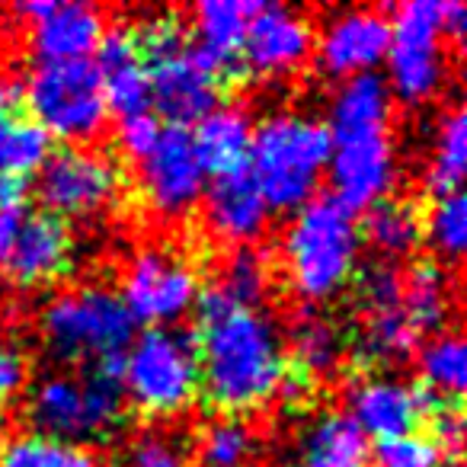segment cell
Wrapping results in <instances>:
<instances>
[{
  "label": "cell",
  "instance_id": "obj_33",
  "mask_svg": "<svg viewBox=\"0 0 467 467\" xmlns=\"http://www.w3.org/2000/svg\"><path fill=\"white\" fill-rule=\"evenodd\" d=\"M0 467H97V461L80 445H67V441L46 439L39 432H26L4 445Z\"/></svg>",
  "mask_w": 467,
  "mask_h": 467
},
{
  "label": "cell",
  "instance_id": "obj_5",
  "mask_svg": "<svg viewBox=\"0 0 467 467\" xmlns=\"http://www.w3.org/2000/svg\"><path fill=\"white\" fill-rule=\"evenodd\" d=\"M42 339L61 362L103 365L119 358L135 339V320L119 292L74 285L58 292L42 311Z\"/></svg>",
  "mask_w": 467,
  "mask_h": 467
},
{
  "label": "cell",
  "instance_id": "obj_40",
  "mask_svg": "<svg viewBox=\"0 0 467 467\" xmlns=\"http://www.w3.org/2000/svg\"><path fill=\"white\" fill-rule=\"evenodd\" d=\"M163 125L150 112H138V116H125L116 129V144L129 161H144L154 150L157 138H161Z\"/></svg>",
  "mask_w": 467,
  "mask_h": 467
},
{
  "label": "cell",
  "instance_id": "obj_34",
  "mask_svg": "<svg viewBox=\"0 0 467 467\" xmlns=\"http://www.w3.org/2000/svg\"><path fill=\"white\" fill-rule=\"evenodd\" d=\"M256 451L254 432L237 416H221L208 422L199 435V464L202 467H247Z\"/></svg>",
  "mask_w": 467,
  "mask_h": 467
},
{
  "label": "cell",
  "instance_id": "obj_16",
  "mask_svg": "<svg viewBox=\"0 0 467 467\" xmlns=\"http://www.w3.org/2000/svg\"><path fill=\"white\" fill-rule=\"evenodd\" d=\"M435 397H429L422 388L400 381L394 375L365 378L349 390V420L362 429L365 439L388 441L397 435L416 432L420 420L435 407Z\"/></svg>",
  "mask_w": 467,
  "mask_h": 467
},
{
  "label": "cell",
  "instance_id": "obj_15",
  "mask_svg": "<svg viewBox=\"0 0 467 467\" xmlns=\"http://www.w3.org/2000/svg\"><path fill=\"white\" fill-rule=\"evenodd\" d=\"M148 87H150V106L161 109L173 129L199 122L202 116L221 106V78L212 74L189 46L170 58L150 61L148 65Z\"/></svg>",
  "mask_w": 467,
  "mask_h": 467
},
{
  "label": "cell",
  "instance_id": "obj_10",
  "mask_svg": "<svg viewBox=\"0 0 467 467\" xmlns=\"http://www.w3.org/2000/svg\"><path fill=\"white\" fill-rule=\"evenodd\" d=\"M119 298L135 324L170 327L199 305V273L173 250L144 247L125 263Z\"/></svg>",
  "mask_w": 467,
  "mask_h": 467
},
{
  "label": "cell",
  "instance_id": "obj_43",
  "mask_svg": "<svg viewBox=\"0 0 467 467\" xmlns=\"http://www.w3.org/2000/svg\"><path fill=\"white\" fill-rule=\"evenodd\" d=\"M26 356L20 352V346L14 339L0 337V407L10 403L26 384Z\"/></svg>",
  "mask_w": 467,
  "mask_h": 467
},
{
  "label": "cell",
  "instance_id": "obj_36",
  "mask_svg": "<svg viewBox=\"0 0 467 467\" xmlns=\"http://www.w3.org/2000/svg\"><path fill=\"white\" fill-rule=\"evenodd\" d=\"M122 467H189V448L170 429H144L125 445Z\"/></svg>",
  "mask_w": 467,
  "mask_h": 467
},
{
  "label": "cell",
  "instance_id": "obj_35",
  "mask_svg": "<svg viewBox=\"0 0 467 467\" xmlns=\"http://www.w3.org/2000/svg\"><path fill=\"white\" fill-rule=\"evenodd\" d=\"M422 241L435 250L441 260H461L467 247V202L461 192L439 195L429 214L422 218Z\"/></svg>",
  "mask_w": 467,
  "mask_h": 467
},
{
  "label": "cell",
  "instance_id": "obj_42",
  "mask_svg": "<svg viewBox=\"0 0 467 467\" xmlns=\"http://www.w3.org/2000/svg\"><path fill=\"white\" fill-rule=\"evenodd\" d=\"M429 416H432V435H429L432 445L441 454L461 451V445H464V416H461L458 403H435Z\"/></svg>",
  "mask_w": 467,
  "mask_h": 467
},
{
  "label": "cell",
  "instance_id": "obj_25",
  "mask_svg": "<svg viewBox=\"0 0 467 467\" xmlns=\"http://www.w3.org/2000/svg\"><path fill=\"white\" fill-rule=\"evenodd\" d=\"M400 307L416 333L441 330L451 317V279L439 263H416L410 273H403Z\"/></svg>",
  "mask_w": 467,
  "mask_h": 467
},
{
  "label": "cell",
  "instance_id": "obj_11",
  "mask_svg": "<svg viewBox=\"0 0 467 467\" xmlns=\"http://www.w3.org/2000/svg\"><path fill=\"white\" fill-rule=\"evenodd\" d=\"M205 167L186 129H163L154 150L138 161V186L161 221H180L205 195Z\"/></svg>",
  "mask_w": 467,
  "mask_h": 467
},
{
  "label": "cell",
  "instance_id": "obj_21",
  "mask_svg": "<svg viewBox=\"0 0 467 467\" xmlns=\"http://www.w3.org/2000/svg\"><path fill=\"white\" fill-rule=\"evenodd\" d=\"M254 7L256 4L247 0H202L192 10L195 46H189V52L221 80L241 55Z\"/></svg>",
  "mask_w": 467,
  "mask_h": 467
},
{
  "label": "cell",
  "instance_id": "obj_41",
  "mask_svg": "<svg viewBox=\"0 0 467 467\" xmlns=\"http://www.w3.org/2000/svg\"><path fill=\"white\" fill-rule=\"evenodd\" d=\"M23 221H26V189L16 180H0V266L7 260Z\"/></svg>",
  "mask_w": 467,
  "mask_h": 467
},
{
  "label": "cell",
  "instance_id": "obj_24",
  "mask_svg": "<svg viewBox=\"0 0 467 467\" xmlns=\"http://www.w3.org/2000/svg\"><path fill=\"white\" fill-rule=\"evenodd\" d=\"M298 467H368V439L349 413H320L301 435Z\"/></svg>",
  "mask_w": 467,
  "mask_h": 467
},
{
  "label": "cell",
  "instance_id": "obj_44",
  "mask_svg": "<svg viewBox=\"0 0 467 467\" xmlns=\"http://www.w3.org/2000/svg\"><path fill=\"white\" fill-rule=\"evenodd\" d=\"M311 390H314V381H307L305 375H292L288 371L285 378H282V384H279V400L282 403H288V407H301V403H307L311 400Z\"/></svg>",
  "mask_w": 467,
  "mask_h": 467
},
{
  "label": "cell",
  "instance_id": "obj_6",
  "mask_svg": "<svg viewBox=\"0 0 467 467\" xmlns=\"http://www.w3.org/2000/svg\"><path fill=\"white\" fill-rule=\"evenodd\" d=\"M125 400L148 416H180L199 397V358L189 333L148 327L129 343L119 365Z\"/></svg>",
  "mask_w": 467,
  "mask_h": 467
},
{
  "label": "cell",
  "instance_id": "obj_7",
  "mask_svg": "<svg viewBox=\"0 0 467 467\" xmlns=\"http://www.w3.org/2000/svg\"><path fill=\"white\" fill-rule=\"evenodd\" d=\"M20 87L23 103L33 109V122L48 138L71 141V148H87V141L103 135L109 122V106L93 61H39Z\"/></svg>",
  "mask_w": 467,
  "mask_h": 467
},
{
  "label": "cell",
  "instance_id": "obj_1",
  "mask_svg": "<svg viewBox=\"0 0 467 467\" xmlns=\"http://www.w3.org/2000/svg\"><path fill=\"white\" fill-rule=\"evenodd\" d=\"M199 390L227 416L275 400L288 375L285 346L273 320L256 307H234L205 292L199 298Z\"/></svg>",
  "mask_w": 467,
  "mask_h": 467
},
{
  "label": "cell",
  "instance_id": "obj_8",
  "mask_svg": "<svg viewBox=\"0 0 467 467\" xmlns=\"http://www.w3.org/2000/svg\"><path fill=\"white\" fill-rule=\"evenodd\" d=\"M388 46V84L390 97L410 106L429 103L448 80L445 55V4L439 0H407L394 10Z\"/></svg>",
  "mask_w": 467,
  "mask_h": 467
},
{
  "label": "cell",
  "instance_id": "obj_30",
  "mask_svg": "<svg viewBox=\"0 0 467 467\" xmlns=\"http://www.w3.org/2000/svg\"><path fill=\"white\" fill-rule=\"evenodd\" d=\"M343 349L346 343L339 327L320 314H307L292 327V358L298 365V375H305L307 381L337 375Z\"/></svg>",
  "mask_w": 467,
  "mask_h": 467
},
{
  "label": "cell",
  "instance_id": "obj_14",
  "mask_svg": "<svg viewBox=\"0 0 467 467\" xmlns=\"http://www.w3.org/2000/svg\"><path fill=\"white\" fill-rule=\"evenodd\" d=\"M314 55V26L305 14L282 4H256L244 36L241 58L254 74H292Z\"/></svg>",
  "mask_w": 467,
  "mask_h": 467
},
{
  "label": "cell",
  "instance_id": "obj_23",
  "mask_svg": "<svg viewBox=\"0 0 467 467\" xmlns=\"http://www.w3.org/2000/svg\"><path fill=\"white\" fill-rule=\"evenodd\" d=\"M189 135H192L195 154H199L205 173H234V170H244L250 157L254 119L244 106L224 103L202 116L195 122V131Z\"/></svg>",
  "mask_w": 467,
  "mask_h": 467
},
{
  "label": "cell",
  "instance_id": "obj_47",
  "mask_svg": "<svg viewBox=\"0 0 467 467\" xmlns=\"http://www.w3.org/2000/svg\"><path fill=\"white\" fill-rule=\"evenodd\" d=\"M4 445H7V435H4V422H0V451H4Z\"/></svg>",
  "mask_w": 467,
  "mask_h": 467
},
{
  "label": "cell",
  "instance_id": "obj_3",
  "mask_svg": "<svg viewBox=\"0 0 467 467\" xmlns=\"http://www.w3.org/2000/svg\"><path fill=\"white\" fill-rule=\"evenodd\" d=\"M358 250L362 227L356 214L337 199H311L295 212L282 241L288 285L307 305L337 298L358 273Z\"/></svg>",
  "mask_w": 467,
  "mask_h": 467
},
{
  "label": "cell",
  "instance_id": "obj_27",
  "mask_svg": "<svg viewBox=\"0 0 467 467\" xmlns=\"http://www.w3.org/2000/svg\"><path fill=\"white\" fill-rule=\"evenodd\" d=\"M365 241L388 260H400L420 250L422 244V214L413 202L384 199L365 218Z\"/></svg>",
  "mask_w": 467,
  "mask_h": 467
},
{
  "label": "cell",
  "instance_id": "obj_46",
  "mask_svg": "<svg viewBox=\"0 0 467 467\" xmlns=\"http://www.w3.org/2000/svg\"><path fill=\"white\" fill-rule=\"evenodd\" d=\"M23 103V87L10 78H0V112H16Z\"/></svg>",
  "mask_w": 467,
  "mask_h": 467
},
{
  "label": "cell",
  "instance_id": "obj_26",
  "mask_svg": "<svg viewBox=\"0 0 467 467\" xmlns=\"http://www.w3.org/2000/svg\"><path fill=\"white\" fill-rule=\"evenodd\" d=\"M467 167V119L461 106L441 112L426 163V186L435 195L458 192Z\"/></svg>",
  "mask_w": 467,
  "mask_h": 467
},
{
  "label": "cell",
  "instance_id": "obj_20",
  "mask_svg": "<svg viewBox=\"0 0 467 467\" xmlns=\"http://www.w3.org/2000/svg\"><path fill=\"white\" fill-rule=\"evenodd\" d=\"M106 33L103 10L93 4H52L39 23L29 26V48L39 61H90Z\"/></svg>",
  "mask_w": 467,
  "mask_h": 467
},
{
  "label": "cell",
  "instance_id": "obj_31",
  "mask_svg": "<svg viewBox=\"0 0 467 467\" xmlns=\"http://www.w3.org/2000/svg\"><path fill=\"white\" fill-rule=\"evenodd\" d=\"M416 346H420V333L407 320L403 307L365 314L362 337H358V352L365 362H403L407 356H413Z\"/></svg>",
  "mask_w": 467,
  "mask_h": 467
},
{
  "label": "cell",
  "instance_id": "obj_39",
  "mask_svg": "<svg viewBox=\"0 0 467 467\" xmlns=\"http://www.w3.org/2000/svg\"><path fill=\"white\" fill-rule=\"evenodd\" d=\"M138 39V52L150 61H161V58H170V55L182 52L189 46L186 42V29L176 16L163 14V16H150L148 23L141 26V33H135Z\"/></svg>",
  "mask_w": 467,
  "mask_h": 467
},
{
  "label": "cell",
  "instance_id": "obj_32",
  "mask_svg": "<svg viewBox=\"0 0 467 467\" xmlns=\"http://www.w3.org/2000/svg\"><path fill=\"white\" fill-rule=\"evenodd\" d=\"M269 292V263L256 250L241 247L224 263L218 275V285L212 288L214 298L227 301L234 307H256Z\"/></svg>",
  "mask_w": 467,
  "mask_h": 467
},
{
  "label": "cell",
  "instance_id": "obj_45",
  "mask_svg": "<svg viewBox=\"0 0 467 467\" xmlns=\"http://www.w3.org/2000/svg\"><path fill=\"white\" fill-rule=\"evenodd\" d=\"M48 10H52V4H46V0H20V4H14V14L20 16L23 23H29V26L39 23Z\"/></svg>",
  "mask_w": 467,
  "mask_h": 467
},
{
  "label": "cell",
  "instance_id": "obj_38",
  "mask_svg": "<svg viewBox=\"0 0 467 467\" xmlns=\"http://www.w3.org/2000/svg\"><path fill=\"white\" fill-rule=\"evenodd\" d=\"M441 464H445V454L432 445L429 435L420 432L378 441L375 448V467H441Z\"/></svg>",
  "mask_w": 467,
  "mask_h": 467
},
{
  "label": "cell",
  "instance_id": "obj_28",
  "mask_svg": "<svg viewBox=\"0 0 467 467\" xmlns=\"http://www.w3.org/2000/svg\"><path fill=\"white\" fill-rule=\"evenodd\" d=\"M422 390L441 403H454L467 388V352L461 337L439 333L416 352Z\"/></svg>",
  "mask_w": 467,
  "mask_h": 467
},
{
  "label": "cell",
  "instance_id": "obj_13",
  "mask_svg": "<svg viewBox=\"0 0 467 467\" xmlns=\"http://www.w3.org/2000/svg\"><path fill=\"white\" fill-rule=\"evenodd\" d=\"M390 46V20L375 7H352L333 14L314 36V52L324 74L339 80L375 74Z\"/></svg>",
  "mask_w": 467,
  "mask_h": 467
},
{
  "label": "cell",
  "instance_id": "obj_9",
  "mask_svg": "<svg viewBox=\"0 0 467 467\" xmlns=\"http://www.w3.org/2000/svg\"><path fill=\"white\" fill-rule=\"evenodd\" d=\"M46 214L55 218H97L122 195V170L97 148H61L48 154L36 180Z\"/></svg>",
  "mask_w": 467,
  "mask_h": 467
},
{
  "label": "cell",
  "instance_id": "obj_37",
  "mask_svg": "<svg viewBox=\"0 0 467 467\" xmlns=\"http://www.w3.org/2000/svg\"><path fill=\"white\" fill-rule=\"evenodd\" d=\"M400 285L403 273L390 266L388 260H375L356 273V301L365 314L400 307Z\"/></svg>",
  "mask_w": 467,
  "mask_h": 467
},
{
  "label": "cell",
  "instance_id": "obj_12",
  "mask_svg": "<svg viewBox=\"0 0 467 467\" xmlns=\"http://www.w3.org/2000/svg\"><path fill=\"white\" fill-rule=\"evenodd\" d=\"M330 182L333 195L346 212H371L378 202L390 199L397 186V150L384 135H356L333 141L330 150Z\"/></svg>",
  "mask_w": 467,
  "mask_h": 467
},
{
  "label": "cell",
  "instance_id": "obj_29",
  "mask_svg": "<svg viewBox=\"0 0 467 467\" xmlns=\"http://www.w3.org/2000/svg\"><path fill=\"white\" fill-rule=\"evenodd\" d=\"M52 154V138L20 112H0V180H16L39 173Z\"/></svg>",
  "mask_w": 467,
  "mask_h": 467
},
{
  "label": "cell",
  "instance_id": "obj_2",
  "mask_svg": "<svg viewBox=\"0 0 467 467\" xmlns=\"http://www.w3.org/2000/svg\"><path fill=\"white\" fill-rule=\"evenodd\" d=\"M330 131L305 112H269L254 122L250 170L269 212H298L314 199L330 163Z\"/></svg>",
  "mask_w": 467,
  "mask_h": 467
},
{
  "label": "cell",
  "instance_id": "obj_17",
  "mask_svg": "<svg viewBox=\"0 0 467 467\" xmlns=\"http://www.w3.org/2000/svg\"><path fill=\"white\" fill-rule=\"evenodd\" d=\"M74 241L71 231L55 214H26L14 237L4 269L20 288H39L61 279L71 269Z\"/></svg>",
  "mask_w": 467,
  "mask_h": 467
},
{
  "label": "cell",
  "instance_id": "obj_18",
  "mask_svg": "<svg viewBox=\"0 0 467 467\" xmlns=\"http://www.w3.org/2000/svg\"><path fill=\"white\" fill-rule=\"evenodd\" d=\"M202 199H205V227L221 244L241 250L266 231L269 205L247 167L221 173L218 180H212V186H205Z\"/></svg>",
  "mask_w": 467,
  "mask_h": 467
},
{
  "label": "cell",
  "instance_id": "obj_19",
  "mask_svg": "<svg viewBox=\"0 0 467 467\" xmlns=\"http://www.w3.org/2000/svg\"><path fill=\"white\" fill-rule=\"evenodd\" d=\"M97 74L103 84V97L109 112L116 116H138L148 112L150 106V87H148V67L138 52V39L131 29L112 26L103 33L97 46Z\"/></svg>",
  "mask_w": 467,
  "mask_h": 467
},
{
  "label": "cell",
  "instance_id": "obj_48",
  "mask_svg": "<svg viewBox=\"0 0 467 467\" xmlns=\"http://www.w3.org/2000/svg\"><path fill=\"white\" fill-rule=\"evenodd\" d=\"M454 467H458V464H454Z\"/></svg>",
  "mask_w": 467,
  "mask_h": 467
},
{
  "label": "cell",
  "instance_id": "obj_4",
  "mask_svg": "<svg viewBox=\"0 0 467 467\" xmlns=\"http://www.w3.org/2000/svg\"><path fill=\"white\" fill-rule=\"evenodd\" d=\"M122 356L93 365L87 375H48L26 403L36 432L67 445L106 439L122 422L125 394L119 381Z\"/></svg>",
  "mask_w": 467,
  "mask_h": 467
},
{
  "label": "cell",
  "instance_id": "obj_22",
  "mask_svg": "<svg viewBox=\"0 0 467 467\" xmlns=\"http://www.w3.org/2000/svg\"><path fill=\"white\" fill-rule=\"evenodd\" d=\"M394 116V97L381 74H358L339 84L330 99V141L356 135H384Z\"/></svg>",
  "mask_w": 467,
  "mask_h": 467
}]
</instances>
